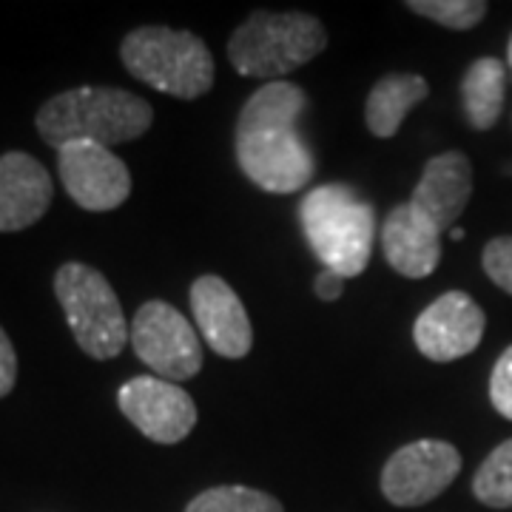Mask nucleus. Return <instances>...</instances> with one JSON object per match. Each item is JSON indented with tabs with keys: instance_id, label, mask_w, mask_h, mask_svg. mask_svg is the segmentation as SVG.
I'll list each match as a JSON object with an SVG mask.
<instances>
[{
	"instance_id": "1",
	"label": "nucleus",
	"mask_w": 512,
	"mask_h": 512,
	"mask_svg": "<svg viewBox=\"0 0 512 512\" xmlns=\"http://www.w3.org/2000/svg\"><path fill=\"white\" fill-rule=\"evenodd\" d=\"M308 109L299 86L274 80L256 89L242 106L234 134L242 174L268 194H296L316 174V157L296 131Z\"/></svg>"
},
{
	"instance_id": "2",
	"label": "nucleus",
	"mask_w": 512,
	"mask_h": 512,
	"mask_svg": "<svg viewBox=\"0 0 512 512\" xmlns=\"http://www.w3.org/2000/svg\"><path fill=\"white\" fill-rule=\"evenodd\" d=\"M154 123V109L126 89L83 86L46 100L37 111V134L52 148L69 143L120 146L143 137Z\"/></svg>"
},
{
	"instance_id": "3",
	"label": "nucleus",
	"mask_w": 512,
	"mask_h": 512,
	"mask_svg": "<svg viewBox=\"0 0 512 512\" xmlns=\"http://www.w3.org/2000/svg\"><path fill=\"white\" fill-rule=\"evenodd\" d=\"M299 222L328 271L345 279L365 274L376 242V211L350 185L328 183L308 191L299 202Z\"/></svg>"
},
{
	"instance_id": "4",
	"label": "nucleus",
	"mask_w": 512,
	"mask_h": 512,
	"mask_svg": "<svg viewBox=\"0 0 512 512\" xmlns=\"http://www.w3.org/2000/svg\"><path fill=\"white\" fill-rule=\"evenodd\" d=\"M328 46V32L305 12H254L228 40V60L239 74L279 80L308 66Z\"/></svg>"
},
{
	"instance_id": "5",
	"label": "nucleus",
	"mask_w": 512,
	"mask_h": 512,
	"mask_svg": "<svg viewBox=\"0 0 512 512\" xmlns=\"http://www.w3.org/2000/svg\"><path fill=\"white\" fill-rule=\"evenodd\" d=\"M120 60L140 83L177 100H197L214 89V57L191 32L140 26L123 40Z\"/></svg>"
},
{
	"instance_id": "6",
	"label": "nucleus",
	"mask_w": 512,
	"mask_h": 512,
	"mask_svg": "<svg viewBox=\"0 0 512 512\" xmlns=\"http://www.w3.org/2000/svg\"><path fill=\"white\" fill-rule=\"evenodd\" d=\"M55 296L74 339L86 356L97 362L117 359L131 342L120 299L109 279L83 262H66L55 274Z\"/></svg>"
},
{
	"instance_id": "7",
	"label": "nucleus",
	"mask_w": 512,
	"mask_h": 512,
	"mask_svg": "<svg viewBox=\"0 0 512 512\" xmlns=\"http://www.w3.org/2000/svg\"><path fill=\"white\" fill-rule=\"evenodd\" d=\"M131 348L165 382H188L202 370L200 333L168 302L151 299L131 322Z\"/></svg>"
},
{
	"instance_id": "8",
	"label": "nucleus",
	"mask_w": 512,
	"mask_h": 512,
	"mask_svg": "<svg viewBox=\"0 0 512 512\" xmlns=\"http://www.w3.org/2000/svg\"><path fill=\"white\" fill-rule=\"evenodd\" d=\"M458 473L461 453L450 441H413L387 458L382 470V495L396 507H421L439 498Z\"/></svg>"
},
{
	"instance_id": "9",
	"label": "nucleus",
	"mask_w": 512,
	"mask_h": 512,
	"mask_svg": "<svg viewBox=\"0 0 512 512\" xmlns=\"http://www.w3.org/2000/svg\"><path fill=\"white\" fill-rule=\"evenodd\" d=\"M117 404L146 439L180 444L197 427V404L180 384L160 376H134L117 390Z\"/></svg>"
},
{
	"instance_id": "10",
	"label": "nucleus",
	"mask_w": 512,
	"mask_h": 512,
	"mask_svg": "<svg viewBox=\"0 0 512 512\" xmlns=\"http://www.w3.org/2000/svg\"><path fill=\"white\" fill-rule=\"evenodd\" d=\"M484 328L487 316L476 299L464 291H447L419 313L413 342L430 362H456L481 345Z\"/></svg>"
},
{
	"instance_id": "11",
	"label": "nucleus",
	"mask_w": 512,
	"mask_h": 512,
	"mask_svg": "<svg viewBox=\"0 0 512 512\" xmlns=\"http://www.w3.org/2000/svg\"><path fill=\"white\" fill-rule=\"evenodd\" d=\"M57 171L69 197L86 211H114L131 194L128 165L111 148L69 143L57 151Z\"/></svg>"
},
{
	"instance_id": "12",
	"label": "nucleus",
	"mask_w": 512,
	"mask_h": 512,
	"mask_svg": "<svg viewBox=\"0 0 512 512\" xmlns=\"http://www.w3.org/2000/svg\"><path fill=\"white\" fill-rule=\"evenodd\" d=\"M191 311L205 345L222 359L251 353L254 328L239 293L222 276L205 274L191 285Z\"/></svg>"
},
{
	"instance_id": "13",
	"label": "nucleus",
	"mask_w": 512,
	"mask_h": 512,
	"mask_svg": "<svg viewBox=\"0 0 512 512\" xmlns=\"http://www.w3.org/2000/svg\"><path fill=\"white\" fill-rule=\"evenodd\" d=\"M473 197V165L461 151H444L427 160L421 180L413 188L410 208L427 220L439 234L453 231L456 220L464 214Z\"/></svg>"
},
{
	"instance_id": "14",
	"label": "nucleus",
	"mask_w": 512,
	"mask_h": 512,
	"mask_svg": "<svg viewBox=\"0 0 512 512\" xmlns=\"http://www.w3.org/2000/svg\"><path fill=\"white\" fill-rule=\"evenodd\" d=\"M52 197V177L32 154L9 151L0 157V234L32 228L46 217Z\"/></svg>"
},
{
	"instance_id": "15",
	"label": "nucleus",
	"mask_w": 512,
	"mask_h": 512,
	"mask_svg": "<svg viewBox=\"0 0 512 512\" xmlns=\"http://www.w3.org/2000/svg\"><path fill=\"white\" fill-rule=\"evenodd\" d=\"M382 251L387 265L407 279L430 276L441 262V234L410 208L396 205L382 225Z\"/></svg>"
},
{
	"instance_id": "16",
	"label": "nucleus",
	"mask_w": 512,
	"mask_h": 512,
	"mask_svg": "<svg viewBox=\"0 0 512 512\" xmlns=\"http://www.w3.org/2000/svg\"><path fill=\"white\" fill-rule=\"evenodd\" d=\"M430 94V86L421 74H384L370 89L365 103V123L373 137L390 140L399 134L402 120Z\"/></svg>"
},
{
	"instance_id": "17",
	"label": "nucleus",
	"mask_w": 512,
	"mask_h": 512,
	"mask_svg": "<svg viewBox=\"0 0 512 512\" xmlns=\"http://www.w3.org/2000/svg\"><path fill=\"white\" fill-rule=\"evenodd\" d=\"M507 66L498 57H478L461 77L464 117L476 131H490L504 111Z\"/></svg>"
},
{
	"instance_id": "18",
	"label": "nucleus",
	"mask_w": 512,
	"mask_h": 512,
	"mask_svg": "<svg viewBox=\"0 0 512 512\" xmlns=\"http://www.w3.org/2000/svg\"><path fill=\"white\" fill-rule=\"evenodd\" d=\"M473 495L484 507L510 510L512 507V439L498 444L490 456L481 461L473 476Z\"/></svg>"
},
{
	"instance_id": "19",
	"label": "nucleus",
	"mask_w": 512,
	"mask_h": 512,
	"mask_svg": "<svg viewBox=\"0 0 512 512\" xmlns=\"http://www.w3.org/2000/svg\"><path fill=\"white\" fill-rule=\"evenodd\" d=\"M185 512H285L274 495L254 487H211L200 493Z\"/></svg>"
},
{
	"instance_id": "20",
	"label": "nucleus",
	"mask_w": 512,
	"mask_h": 512,
	"mask_svg": "<svg viewBox=\"0 0 512 512\" xmlns=\"http://www.w3.org/2000/svg\"><path fill=\"white\" fill-rule=\"evenodd\" d=\"M407 9L421 18L436 20L444 29L467 32L487 18L490 6L484 0H410Z\"/></svg>"
},
{
	"instance_id": "21",
	"label": "nucleus",
	"mask_w": 512,
	"mask_h": 512,
	"mask_svg": "<svg viewBox=\"0 0 512 512\" xmlns=\"http://www.w3.org/2000/svg\"><path fill=\"white\" fill-rule=\"evenodd\" d=\"M481 265H484V274L490 276L501 291L512 296V237L490 239L481 254Z\"/></svg>"
},
{
	"instance_id": "22",
	"label": "nucleus",
	"mask_w": 512,
	"mask_h": 512,
	"mask_svg": "<svg viewBox=\"0 0 512 512\" xmlns=\"http://www.w3.org/2000/svg\"><path fill=\"white\" fill-rule=\"evenodd\" d=\"M490 402L493 407L512 421V345L501 356L493 367V376H490Z\"/></svg>"
},
{
	"instance_id": "23",
	"label": "nucleus",
	"mask_w": 512,
	"mask_h": 512,
	"mask_svg": "<svg viewBox=\"0 0 512 512\" xmlns=\"http://www.w3.org/2000/svg\"><path fill=\"white\" fill-rule=\"evenodd\" d=\"M18 382V353L12 348L6 330L0 328V399L9 396Z\"/></svg>"
},
{
	"instance_id": "24",
	"label": "nucleus",
	"mask_w": 512,
	"mask_h": 512,
	"mask_svg": "<svg viewBox=\"0 0 512 512\" xmlns=\"http://www.w3.org/2000/svg\"><path fill=\"white\" fill-rule=\"evenodd\" d=\"M345 291V276H339L336 271H328L322 268L316 279H313V293L322 299V302H336Z\"/></svg>"
},
{
	"instance_id": "25",
	"label": "nucleus",
	"mask_w": 512,
	"mask_h": 512,
	"mask_svg": "<svg viewBox=\"0 0 512 512\" xmlns=\"http://www.w3.org/2000/svg\"><path fill=\"white\" fill-rule=\"evenodd\" d=\"M450 237L456 239V242H461V239H464V231H461V228H453V231H450Z\"/></svg>"
},
{
	"instance_id": "26",
	"label": "nucleus",
	"mask_w": 512,
	"mask_h": 512,
	"mask_svg": "<svg viewBox=\"0 0 512 512\" xmlns=\"http://www.w3.org/2000/svg\"><path fill=\"white\" fill-rule=\"evenodd\" d=\"M507 63H510V72H512V35H510V43H507Z\"/></svg>"
}]
</instances>
